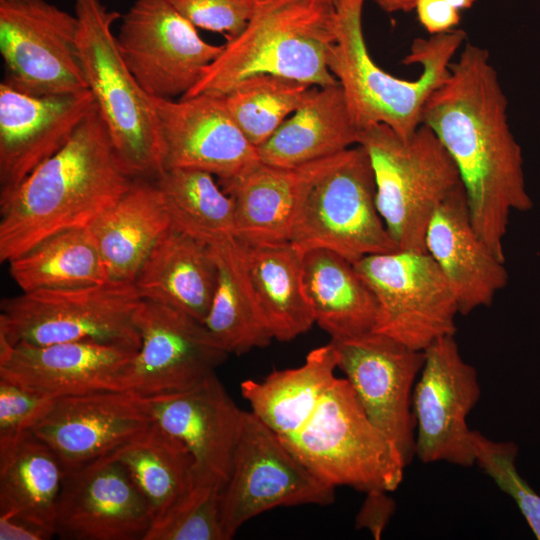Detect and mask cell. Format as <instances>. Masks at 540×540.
I'll use <instances>...</instances> for the list:
<instances>
[{
	"mask_svg": "<svg viewBox=\"0 0 540 540\" xmlns=\"http://www.w3.org/2000/svg\"><path fill=\"white\" fill-rule=\"evenodd\" d=\"M224 483L196 476L190 490L153 521L145 540H225L221 517Z\"/></svg>",
	"mask_w": 540,
	"mask_h": 540,
	"instance_id": "8d00e7d4",
	"label": "cell"
},
{
	"mask_svg": "<svg viewBox=\"0 0 540 540\" xmlns=\"http://www.w3.org/2000/svg\"><path fill=\"white\" fill-rule=\"evenodd\" d=\"M148 98L162 138L164 170L198 169L219 180L235 176L260 160L257 147L231 116L225 94Z\"/></svg>",
	"mask_w": 540,
	"mask_h": 540,
	"instance_id": "e0dca14e",
	"label": "cell"
},
{
	"mask_svg": "<svg viewBox=\"0 0 540 540\" xmlns=\"http://www.w3.org/2000/svg\"><path fill=\"white\" fill-rule=\"evenodd\" d=\"M477 464L496 485L508 494L538 540H540V495L521 477L516 467L518 446L512 441H495L472 430Z\"/></svg>",
	"mask_w": 540,
	"mask_h": 540,
	"instance_id": "74e56055",
	"label": "cell"
},
{
	"mask_svg": "<svg viewBox=\"0 0 540 540\" xmlns=\"http://www.w3.org/2000/svg\"><path fill=\"white\" fill-rule=\"evenodd\" d=\"M152 422L138 396L109 390L56 399L30 431L70 469L109 455Z\"/></svg>",
	"mask_w": 540,
	"mask_h": 540,
	"instance_id": "7402d4cb",
	"label": "cell"
},
{
	"mask_svg": "<svg viewBox=\"0 0 540 540\" xmlns=\"http://www.w3.org/2000/svg\"><path fill=\"white\" fill-rule=\"evenodd\" d=\"M77 35L74 12L47 0H0L2 82L36 96L88 90Z\"/></svg>",
	"mask_w": 540,
	"mask_h": 540,
	"instance_id": "7c38bea8",
	"label": "cell"
},
{
	"mask_svg": "<svg viewBox=\"0 0 540 540\" xmlns=\"http://www.w3.org/2000/svg\"><path fill=\"white\" fill-rule=\"evenodd\" d=\"M150 508L126 469L109 456L66 469L56 535L64 540H145Z\"/></svg>",
	"mask_w": 540,
	"mask_h": 540,
	"instance_id": "ac0fdd59",
	"label": "cell"
},
{
	"mask_svg": "<svg viewBox=\"0 0 540 540\" xmlns=\"http://www.w3.org/2000/svg\"><path fill=\"white\" fill-rule=\"evenodd\" d=\"M380 9L387 13L410 12L417 0H373Z\"/></svg>",
	"mask_w": 540,
	"mask_h": 540,
	"instance_id": "ee69618b",
	"label": "cell"
},
{
	"mask_svg": "<svg viewBox=\"0 0 540 540\" xmlns=\"http://www.w3.org/2000/svg\"><path fill=\"white\" fill-rule=\"evenodd\" d=\"M55 534L11 514H0V540H48Z\"/></svg>",
	"mask_w": 540,
	"mask_h": 540,
	"instance_id": "7bdbcfd3",
	"label": "cell"
},
{
	"mask_svg": "<svg viewBox=\"0 0 540 540\" xmlns=\"http://www.w3.org/2000/svg\"><path fill=\"white\" fill-rule=\"evenodd\" d=\"M414 10L421 25L431 35L451 31L460 22V11L445 0H417Z\"/></svg>",
	"mask_w": 540,
	"mask_h": 540,
	"instance_id": "b9f144b4",
	"label": "cell"
},
{
	"mask_svg": "<svg viewBox=\"0 0 540 540\" xmlns=\"http://www.w3.org/2000/svg\"><path fill=\"white\" fill-rule=\"evenodd\" d=\"M134 180L95 104L69 141L0 199V261L60 232L88 228Z\"/></svg>",
	"mask_w": 540,
	"mask_h": 540,
	"instance_id": "7a4b0ae2",
	"label": "cell"
},
{
	"mask_svg": "<svg viewBox=\"0 0 540 540\" xmlns=\"http://www.w3.org/2000/svg\"><path fill=\"white\" fill-rule=\"evenodd\" d=\"M365 0H335L334 42L328 68L337 79L358 130L385 124L409 138L422 124L424 106L447 78L450 64L465 44L466 32L453 29L414 39L406 65L419 64L413 80L393 76L372 59L365 42L362 14Z\"/></svg>",
	"mask_w": 540,
	"mask_h": 540,
	"instance_id": "3957f363",
	"label": "cell"
},
{
	"mask_svg": "<svg viewBox=\"0 0 540 540\" xmlns=\"http://www.w3.org/2000/svg\"><path fill=\"white\" fill-rule=\"evenodd\" d=\"M217 267V284L204 325L228 354L241 355L273 340L246 267L245 246L232 238L210 246Z\"/></svg>",
	"mask_w": 540,
	"mask_h": 540,
	"instance_id": "4dcf8cb0",
	"label": "cell"
},
{
	"mask_svg": "<svg viewBox=\"0 0 540 540\" xmlns=\"http://www.w3.org/2000/svg\"><path fill=\"white\" fill-rule=\"evenodd\" d=\"M65 467L31 431L0 450V514H11L55 535Z\"/></svg>",
	"mask_w": 540,
	"mask_h": 540,
	"instance_id": "1f68e13d",
	"label": "cell"
},
{
	"mask_svg": "<svg viewBox=\"0 0 540 540\" xmlns=\"http://www.w3.org/2000/svg\"><path fill=\"white\" fill-rule=\"evenodd\" d=\"M8 264L9 274L22 292L84 287L109 280L89 228L50 236Z\"/></svg>",
	"mask_w": 540,
	"mask_h": 540,
	"instance_id": "836d02e7",
	"label": "cell"
},
{
	"mask_svg": "<svg viewBox=\"0 0 540 540\" xmlns=\"http://www.w3.org/2000/svg\"><path fill=\"white\" fill-rule=\"evenodd\" d=\"M170 226L155 181L135 179L123 196L88 228L109 280L133 282L152 248Z\"/></svg>",
	"mask_w": 540,
	"mask_h": 540,
	"instance_id": "4316f807",
	"label": "cell"
},
{
	"mask_svg": "<svg viewBox=\"0 0 540 540\" xmlns=\"http://www.w3.org/2000/svg\"><path fill=\"white\" fill-rule=\"evenodd\" d=\"M83 74L114 149L134 179L155 181L164 171L162 138L148 95L125 63L114 24L118 11L102 0H74Z\"/></svg>",
	"mask_w": 540,
	"mask_h": 540,
	"instance_id": "5b68a950",
	"label": "cell"
},
{
	"mask_svg": "<svg viewBox=\"0 0 540 540\" xmlns=\"http://www.w3.org/2000/svg\"><path fill=\"white\" fill-rule=\"evenodd\" d=\"M119 22L120 53L151 97H183L224 49L204 41L170 0H134Z\"/></svg>",
	"mask_w": 540,
	"mask_h": 540,
	"instance_id": "4fadbf2b",
	"label": "cell"
},
{
	"mask_svg": "<svg viewBox=\"0 0 540 540\" xmlns=\"http://www.w3.org/2000/svg\"><path fill=\"white\" fill-rule=\"evenodd\" d=\"M135 350L91 342L10 345L0 341V379L52 398L124 390Z\"/></svg>",
	"mask_w": 540,
	"mask_h": 540,
	"instance_id": "ffe728a7",
	"label": "cell"
},
{
	"mask_svg": "<svg viewBox=\"0 0 540 540\" xmlns=\"http://www.w3.org/2000/svg\"><path fill=\"white\" fill-rule=\"evenodd\" d=\"M424 353L412 397L415 456L424 464L470 467L475 455L467 417L481 396L477 371L462 358L455 335L439 338Z\"/></svg>",
	"mask_w": 540,
	"mask_h": 540,
	"instance_id": "9a60e30c",
	"label": "cell"
},
{
	"mask_svg": "<svg viewBox=\"0 0 540 540\" xmlns=\"http://www.w3.org/2000/svg\"><path fill=\"white\" fill-rule=\"evenodd\" d=\"M140 347L125 374V389L147 398L195 386L227 358L203 322L176 308L142 300L136 313Z\"/></svg>",
	"mask_w": 540,
	"mask_h": 540,
	"instance_id": "2e32d148",
	"label": "cell"
},
{
	"mask_svg": "<svg viewBox=\"0 0 540 540\" xmlns=\"http://www.w3.org/2000/svg\"><path fill=\"white\" fill-rule=\"evenodd\" d=\"M343 152L294 167L259 160L235 176L219 179L234 202L236 238L248 245L290 241L313 186Z\"/></svg>",
	"mask_w": 540,
	"mask_h": 540,
	"instance_id": "603a6c76",
	"label": "cell"
},
{
	"mask_svg": "<svg viewBox=\"0 0 540 540\" xmlns=\"http://www.w3.org/2000/svg\"><path fill=\"white\" fill-rule=\"evenodd\" d=\"M422 114L456 164L472 224L505 262L510 214L533 207L522 149L508 124L506 95L489 52L466 42Z\"/></svg>",
	"mask_w": 540,
	"mask_h": 540,
	"instance_id": "6da1fadb",
	"label": "cell"
},
{
	"mask_svg": "<svg viewBox=\"0 0 540 540\" xmlns=\"http://www.w3.org/2000/svg\"><path fill=\"white\" fill-rule=\"evenodd\" d=\"M451 6L461 11L464 9H469L473 6L476 0H445Z\"/></svg>",
	"mask_w": 540,
	"mask_h": 540,
	"instance_id": "f6af8a7d",
	"label": "cell"
},
{
	"mask_svg": "<svg viewBox=\"0 0 540 540\" xmlns=\"http://www.w3.org/2000/svg\"><path fill=\"white\" fill-rule=\"evenodd\" d=\"M89 90L36 96L0 83V199L58 152L89 114Z\"/></svg>",
	"mask_w": 540,
	"mask_h": 540,
	"instance_id": "d6986e66",
	"label": "cell"
},
{
	"mask_svg": "<svg viewBox=\"0 0 540 540\" xmlns=\"http://www.w3.org/2000/svg\"><path fill=\"white\" fill-rule=\"evenodd\" d=\"M386 491H369L356 517V528L368 530L379 539L391 518L395 503Z\"/></svg>",
	"mask_w": 540,
	"mask_h": 540,
	"instance_id": "60d3db41",
	"label": "cell"
},
{
	"mask_svg": "<svg viewBox=\"0 0 540 540\" xmlns=\"http://www.w3.org/2000/svg\"><path fill=\"white\" fill-rule=\"evenodd\" d=\"M155 183L173 228L209 246L236 238L234 202L213 174L170 168Z\"/></svg>",
	"mask_w": 540,
	"mask_h": 540,
	"instance_id": "e575fe53",
	"label": "cell"
},
{
	"mask_svg": "<svg viewBox=\"0 0 540 540\" xmlns=\"http://www.w3.org/2000/svg\"><path fill=\"white\" fill-rule=\"evenodd\" d=\"M322 482L363 492L396 490L406 468L346 378H336L307 423L281 438Z\"/></svg>",
	"mask_w": 540,
	"mask_h": 540,
	"instance_id": "52a82bcc",
	"label": "cell"
},
{
	"mask_svg": "<svg viewBox=\"0 0 540 540\" xmlns=\"http://www.w3.org/2000/svg\"><path fill=\"white\" fill-rule=\"evenodd\" d=\"M302 254L304 288L315 323L331 339L372 331L377 303L354 264L327 249Z\"/></svg>",
	"mask_w": 540,
	"mask_h": 540,
	"instance_id": "f1b7e54d",
	"label": "cell"
},
{
	"mask_svg": "<svg viewBox=\"0 0 540 540\" xmlns=\"http://www.w3.org/2000/svg\"><path fill=\"white\" fill-rule=\"evenodd\" d=\"M196 28L237 37L251 19L256 0H170Z\"/></svg>",
	"mask_w": 540,
	"mask_h": 540,
	"instance_id": "ab89813d",
	"label": "cell"
},
{
	"mask_svg": "<svg viewBox=\"0 0 540 540\" xmlns=\"http://www.w3.org/2000/svg\"><path fill=\"white\" fill-rule=\"evenodd\" d=\"M133 283L142 300L176 308L204 322L216 289L217 267L208 244L170 226Z\"/></svg>",
	"mask_w": 540,
	"mask_h": 540,
	"instance_id": "d4e9b609",
	"label": "cell"
},
{
	"mask_svg": "<svg viewBox=\"0 0 540 540\" xmlns=\"http://www.w3.org/2000/svg\"><path fill=\"white\" fill-rule=\"evenodd\" d=\"M374 174L376 205L398 249L426 252L431 217L461 184L458 168L425 124L407 139L378 124L359 131Z\"/></svg>",
	"mask_w": 540,
	"mask_h": 540,
	"instance_id": "8992f818",
	"label": "cell"
},
{
	"mask_svg": "<svg viewBox=\"0 0 540 540\" xmlns=\"http://www.w3.org/2000/svg\"><path fill=\"white\" fill-rule=\"evenodd\" d=\"M355 126L339 85L312 86L303 103L258 149L260 161L294 167L358 145Z\"/></svg>",
	"mask_w": 540,
	"mask_h": 540,
	"instance_id": "484cf974",
	"label": "cell"
},
{
	"mask_svg": "<svg viewBox=\"0 0 540 540\" xmlns=\"http://www.w3.org/2000/svg\"><path fill=\"white\" fill-rule=\"evenodd\" d=\"M142 302L133 282L37 290L2 299L0 341L10 345L91 342L137 351L136 313Z\"/></svg>",
	"mask_w": 540,
	"mask_h": 540,
	"instance_id": "ba28073f",
	"label": "cell"
},
{
	"mask_svg": "<svg viewBox=\"0 0 540 540\" xmlns=\"http://www.w3.org/2000/svg\"><path fill=\"white\" fill-rule=\"evenodd\" d=\"M139 398L152 421L189 450L195 475L225 484L245 411L235 404L216 373L180 392Z\"/></svg>",
	"mask_w": 540,
	"mask_h": 540,
	"instance_id": "44dd1931",
	"label": "cell"
},
{
	"mask_svg": "<svg viewBox=\"0 0 540 540\" xmlns=\"http://www.w3.org/2000/svg\"><path fill=\"white\" fill-rule=\"evenodd\" d=\"M425 250L447 279L462 315L490 306L508 282L505 262L493 253L472 224L462 183L431 217Z\"/></svg>",
	"mask_w": 540,
	"mask_h": 540,
	"instance_id": "cb8c5ba5",
	"label": "cell"
},
{
	"mask_svg": "<svg viewBox=\"0 0 540 540\" xmlns=\"http://www.w3.org/2000/svg\"><path fill=\"white\" fill-rule=\"evenodd\" d=\"M311 87L287 77L258 74L225 93V102L241 131L258 148L303 103Z\"/></svg>",
	"mask_w": 540,
	"mask_h": 540,
	"instance_id": "d590c367",
	"label": "cell"
},
{
	"mask_svg": "<svg viewBox=\"0 0 540 540\" xmlns=\"http://www.w3.org/2000/svg\"><path fill=\"white\" fill-rule=\"evenodd\" d=\"M107 456L126 469L146 500L153 521L175 505L194 483L191 453L154 422Z\"/></svg>",
	"mask_w": 540,
	"mask_h": 540,
	"instance_id": "d6a6232c",
	"label": "cell"
},
{
	"mask_svg": "<svg viewBox=\"0 0 540 540\" xmlns=\"http://www.w3.org/2000/svg\"><path fill=\"white\" fill-rule=\"evenodd\" d=\"M335 488L322 482L281 437L245 411L229 476L221 491L225 540L250 519L276 507L328 505Z\"/></svg>",
	"mask_w": 540,
	"mask_h": 540,
	"instance_id": "8fae6325",
	"label": "cell"
},
{
	"mask_svg": "<svg viewBox=\"0 0 540 540\" xmlns=\"http://www.w3.org/2000/svg\"><path fill=\"white\" fill-rule=\"evenodd\" d=\"M290 242L301 253L327 249L351 263L398 249L378 212L374 174L363 147L345 150L315 183Z\"/></svg>",
	"mask_w": 540,
	"mask_h": 540,
	"instance_id": "9c48e42d",
	"label": "cell"
},
{
	"mask_svg": "<svg viewBox=\"0 0 540 540\" xmlns=\"http://www.w3.org/2000/svg\"><path fill=\"white\" fill-rule=\"evenodd\" d=\"M353 264L377 303L372 331L418 351L455 335L457 299L427 252L396 249Z\"/></svg>",
	"mask_w": 540,
	"mask_h": 540,
	"instance_id": "30bf717a",
	"label": "cell"
},
{
	"mask_svg": "<svg viewBox=\"0 0 540 540\" xmlns=\"http://www.w3.org/2000/svg\"><path fill=\"white\" fill-rule=\"evenodd\" d=\"M243 244L248 276L272 338L286 342L307 332L315 319L304 288L303 254L290 241Z\"/></svg>",
	"mask_w": 540,
	"mask_h": 540,
	"instance_id": "f546056e",
	"label": "cell"
},
{
	"mask_svg": "<svg viewBox=\"0 0 540 540\" xmlns=\"http://www.w3.org/2000/svg\"><path fill=\"white\" fill-rule=\"evenodd\" d=\"M335 0H256L244 30L183 97L227 93L244 79L271 74L310 86L337 84L328 68L334 42Z\"/></svg>",
	"mask_w": 540,
	"mask_h": 540,
	"instance_id": "277c9868",
	"label": "cell"
},
{
	"mask_svg": "<svg viewBox=\"0 0 540 540\" xmlns=\"http://www.w3.org/2000/svg\"><path fill=\"white\" fill-rule=\"evenodd\" d=\"M331 342L311 350L302 365L275 370L263 380H245L241 394L251 412L281 438L299 431L337 378Z\"/></svg>",
	"mask_w": 540,
	"mask_h": 540,
	"instance_id": "83f0119b",
	"label": "cell"
},
{
	"mask_svg": "<svg viewBox=\"0 0 540 540\" xmlns=\"http://www.w3.org/2000/svg\"><path fill=\"white\" fill-rule=\"evenodd\" d=\"M330 342L337 368L344 373L368 418L407 467L415 456L412 397L424 364V351L374 331Z\"/></svg>",
	"mask_w": 540,
	"mask_h": 540,
	"instance_id": "5bb4252c",
	"label": "cell"
},
{
	"mask_svg": "<svg viewBox=\"0 0 540 540\" xmlns=\"http://www.w3.org/2000/svg\"><path fill=\"white\" fill-rule=\"evenodd\" d=\"M56 399L0 379V450L30 431Z\"/></svg>",
	"mask_w": 540,
	"mask_h": 540,
	"instance_id": "f35d334b",
	"label": "cell"
}]
</instances>
